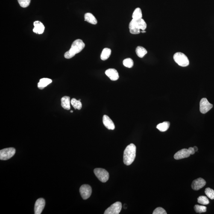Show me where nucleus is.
<instances>
[{
	"instance_id": "nucleus-34",
	"label": "nucleus",
	"mask_w": 214,
	"mask_h": 214,
	"mask_svg": "<svg viewBox=\"0 0 214 214\" xmlns=\"http://www.w3.org/2000/svg\"><path fill=\"white\" fill-rule=\"evenodd\" d=\"M70 112H71V113H73V111H71Z\"/></svg>"
},
{
	"instance_id": "nucleus-16",
	"label": "nucleus",
	"mask_w": 214,
	"mask_h": 214,
	"mask_svg": "<svg viewBox=\"0 0 214 214\" xmlns=\"http://www.w3.org/2000/svg\"><path fill=\"white\" fill-rule=\"evenodd\" d=\"M52 82V80L51 79L44 78L41 79L39 83H38V87L39 89H43L48 85Z\"/></svg>"
},
{
	"instance_id": "nucleus-24",
	"label": "nucleus",
	"mask_w": 214,
	"mask_h": 214,
	"mask_svg": "<svg viewBox=\"0 0 214 214\" xmlns=\"http://www.w3.org/2000/svg\"><path fill=\"white\" fill-rule=\"evenodd\" d=\"M194 209L197 213H201L207 211V207L204 206L196 205L194 206Z\"/></svg>"
},
{
	"instance_id": "nucleus-26",
	"label": "nucleus",
	"mask_w": 214,
	"mask_h": 214,
	"mask_svg": "<svg viewBox=\"0 0 214 214\" xmlns=\"http://www.w3.org/2000/svg\"><path fill=\"white\" fill-rule=\"evenodd\" d=\"M123 64L126 67L131 68L133 67L134 65V62L133 60L130 58L124 59L123 61Z\"/></svg>"
},
{
	"instance_id": "nucleus-11",
	"label": "nucleus",
	"mask_w": 214,
	"mask_h": 214,
	"mask_svg": "<svg viewBox=\"0 0 214 214\" xmlns=\"http://www.w3.org/2000/svg\"><path fill=\"white\" fill-rule=\"evenodd\" d=\"M206 180L201 178H199L193 181L192 188L194 190H198L206 185Z\"/></svg>"
},
{
	"instance_id": "nucleus-12",
	"label": "nucleus",
	"mask_w": 214,
	"mask_h": 214,
	"mask_svg": "<svg viewBox=\"0 0 214 214\" xmlns=\"http://www.w3.org/2000/svg\"><path fill=\"white\" fill-rule=\"evenodd\" d=\"M191 154L189 152V150L187 149H183L177 151L174 156V158L177 160L189 157Z\"/></svg>"
},
{
	"instance_id": "nucleus-15",
	"label": "nucleus",
	"mask_w": 214,
	"mask_h": 214,
	"mask_svg": "<svg viewBox=\"0 0 214 214\" xmlns=\"http://www.w3.org/2000/svg\"><path fill=\"white\" fill-rule=\"evenodd\" d=\"M34 28H33V31L37 34H41L43 33L45 30V26L42 23L39 21H36L33 23Z\"/></svg>"
},
{
	"instance_id": "nucleus-18",
	"label": "nucleus",
	"mask_w": 214,
	"mask_h": 214,
	"mask_svg": "<svg viewBox=\"0 0 214 214\" xmlns=\"http://www.w3.org/2000/svg\"><path fill=\"white\" fill-rule=\"evenodd\" d=\"M61 106L63 108L66 110H69L70 109V97L65 96L62 97L61 99Z\"/></svg>"
},
{
	"instance_id": "nucleus-25",
	"label": "nucleus",
	"mask_w": 214,
	"mask_h": 214,
	"mask_svg": "<svg viewBox=\"0 0 214 214\" xmlns=\"http://www.w3.org/2000/svg\"><path fill=\"white\" fill-rule=\"evenodd\" d=\"M198 202L200 204L203 205H207L209 204V201L208 199L205 196H200L198 198Z\"/></svg>"
},
{
	"instance_id": "nucleus-8",
	"label": "nucleus",
	"mask_w": 214,
	"mask_h": 214,
	"mask_svg": "<svg viewBox=\"0 0 214 214\" xmlns=\"http://www.w3.org/2000/svg\"><path fill=\"white\" fill-rule=\"evenodd\" d=\"M80 194L83 200H87L91 195V187L89 185H83L80 187Z\"/></svg>"
},
{
	"instance_id": "nucleus-4",
	"label": "nucleus",
	"mask_w": 214,
	"mask_h": 214,
	"mask_svg": "<svg viewBox=\"0 0 214 214\" xmlns=\"http://www.w3.org/2000/svg\"><path fill=\"white\" fill-rule=\"evenodd\" d=\"M94 172L98 179L102 183H106L109 178V173L105 169L102 168H96Z\"/></svg>"
},
{
	"instance_id": "nucleus-22",
	"label": "nucleus",
	"mask_w": 214,
	"mask_h": 214,
	"mask_svg": "<svg viewBox=\"0 0 214 214\" xmlns=\"http://www.w3.org/2000/svg\"><path fill=\"white\" fill-rule=\"evenodd\" d=\"M142 10L139 8H137L134 11L132 18L135 19H142Z\"/></svg>"
},
{
	"instance_id": "nucleus-7",
	"label": "nucleus",
	"mask_w": 214,
	"mask_h": 214,
	"mask_svg": "<svg viewBox=\"0 0 214 214\" xmlns=\"http://www.w3.org/2000/svg\"><path fill=\"white\" fill-rule=\"evenodd\" d=\"M122 204L120 202H116L108 207L105 211L104 214H118L122 209Z\"/></svg>"
},
{
	"instance_id": "nucleus-32",
	"label": "nucleus",
	"mask_w": 214,
	"mask_h": 214,
	"mask_svg": "<svg viewBox=\"0 0 214 214\" xmlns=\"http://www.w3.org/2000/svg\"><path fill=\"white\" fill-rule=\"evenodd\" d=\"M194 151H195V152H196V151H198V147L197 146H195L193 147Z\"/></svg>"
},
{
	"instance_id": "nucleus-10",
	"label": "nucleus",
	"mask_w": 214,
	"mask_h": 214,
	"mask_svg": "<svg viewBox=\"0 0 214 214\" xmlns=\"http://www.w3.org/2000/svg\"><path fill=\"white\" fill-rule=\"evenodd\" d=\"M45 205V200L43 198H39L35 203L34 212L35 214H41L43 211Z\"/></svg>"
},
{
	"instance_id": "nucleus-30",
	"label": "nucleus",
	"mask_w": 214,
	"mask_h": 214,
	"mask_svg": "<svg viewBox=\"0 0 214 214\" xmlns=\"http://www.w3.org/2000/svg\"><path fill=\"white\" fill-rule=\"evenodd\" d=\"M140 32V30L136 28L130 29V32L132 34H139Z\"/></svg>"
},
{
	"instance_id": "nucleus-17",
	"label": "nucleus",
	"mask_w": 214,
	"mask_h": 214,
	"mask_svg": "<svg viewBox=\"0 0 214 214\" xmlns=\"http://www.w3.org/2000/svg\"><path fill=\"white\" fill-rule=\"evenodd\" d=\"M85 20L86 22L91 24L96 25L98 22L96 19L92 14L91 13H86L85 14Z\"/></svg>"
},
{
	"instance_id": "nucleus-5",
	"label": "nucleus",
	"mask_w": 214,
	"mask_h": 214,
	"mask_svg": "<svg viewBox=\"0 0 214 214\" xmlns=\"http://www.w3.org/2000/svg\"><path fill=\"white\" fill-rule=\"evenodd\" d=\"M16 153V150L14 148H9L4 149L0 151V159L1 160H7L13 157Z\"/></svg>"
},
{
	"instance_id": "nucleus-6",
	"label": "nucleus",
	"mask_w": 214,
	"mask_h": 214,
	"mask_svg": "<svg viewBox=\"0 0 214 214\" xmlns=\"http://www.w3.org/2000/svg\"><path fill=\"white\" fill-rule=\"evenodd\" d=\"M138 28L142 30H145L147 28V24L142 19H132L129 25V29Z\"/></svg>"
},
{
	"instance_id": "nucleus-2",
	"label": "nucleus",
	"mask_w": 214,
	"mask_h": 214,
	"mask_svg": "<svg viewBox=\"0 0 214 214\" xmlns=\"http://www.w3.org/2000/svg\"><path fill=\"white\" fill-rule=\"evenodd\" d=\"M136 146L130 144L126 148L124 151L123 162L124 164L130 165L134 161L136 157Z\"/></svg>"
},
{
	"instance_id": "nucleus-33",
	"label": "nucleus",
	"mask_w": 214,
	"mask_h": 214,
	"mask_svg": "<svg viewBox=\"0 0 214 214\" xmlns=\"http://www.w3.org/2000/svg\"><path fill=\"white\" fill-rule=\"evenodd\" d=\"M141 32H142V33H145L146 32V31H145V30H142V31H141Z\"/></svg>"
},
{
	"instance_id": "nucleus-21",
	"label": "nucleus",
	"mask_w": 214,
	"mask_h": 214,
	"mask_svg": "<svg viewBox=\"0 0 214 214\" xmlns=\"http://www.w3.org/2000/svg\"><path fill=\"white\" fill-rule=\"evenodd\" d=\"M136 52L138 57L142 58L147 54V51L143 47L138 46L136 48Z\"/></svg>"
},
{
	"instance_id": "nucleus-1",
	"label": "nucleus",
	"mask_w": 214,
	"mask_h": 214,
	"mask_svg": "<svg viewBox=\"0 0 214 214\" xmlns=\"http://www.w3.org/2000/svg\"><path fill=\"white\" fill-rule=\"evenodd\" d=\"M85 47V44L82 40L77 39L73 42L70 49L65 53L64 57L66 59L72 58L75 54L81 52Z\"/></svg>"
},
{
	"instance_id": "nucleus-3",
	"label": "nucleus",
	"mask_w": 214,
	"mask_h": 214,
	"mask_svg": "<svg viewBox=\"0 0 214 214\" xmlns=\"http://www.w3.org/2000/svg\"><path fill=\"white\" fill-rule=\"evenodd\" d=\"M174 61L182 67H186L189 64V61L187 56L180 52L176 53L173 56Z\"/></svg>"
},
{
	"instance_id": "nucleus-29",
	"label": "nucleus",
	"mask_w": 214,
	"mask_h": 214,
	"mask_svg": "<svg viewBox=\"0 0 214 214\" xmlns=\"http://www.w3.org/2000/svg\"><path fill=\"white\" fill-rule=\"evenodd\" d=\"M153 214H167V212L162 207H157L155 209Z\"/></svg>"
},
{
	"instance_id": "nucleus-20",
	"label": "nucleus",
	"mask_w": 214,
	"mask_h": 214,
	"mask_svg": "<svg viewBox=\"0 0 214 214\" xmlns=\"http://www.w3.org/2000/svg\"><path fill=\"white\" fill-rule=\"evenodd\" d=\"M111 54V50L110 48H105L102 52L101 58L102 60H106L110 57Z\"/></svg>"
},
{
	"instance_id": "nucleus-27",
	"label": "nucleus",
	"mask_w": 214,
	"mask_h": 214,
	"mask_svg": "<svg viewBox=\"0 0 214 214\" xmlns=\"http://www.w3.org/2000/svg\"><path fill=\"white\" fill-rule=\"evenodd\" d=\"M205 194L211 200L214 199V190L213 189L207 188L205 189Z\"/></svg>"
},
{
	"instance_id": "nucleus-19",
	"label": "nucleus",
	"mask_w": 214,
	"mask_h": 214,
	"mask_svg": "<svg viewBox=\"0 0 214 214\" xmlns=\"http://www.w3.org/2000/svg\"><path fill=\"white\" fill-rule=\"evenodd\" d=\"M170 123L168 121H165L163 123H159L157 126V128L159 131L165 132L167 131L169 128Z\"/></svg>"
},
{
	"instance_id": "nucleus-28",
	"label": "nucleus",
	"mask_w": 214,
	"mask_h": 214,
	"mask_svg": "<svg viewBox=\"0 0 214 214\" xmlns=\"http://www.w3.org/2000/svg\"><path fill=\"white\" fill-rule=\"evenodd\" d=\"M19 5L23 8H26L29 6L31 0H18Z\"/></svg>"
},
{
	"instance_id": "nucleus-9",
	"label": "nucleus",
	"mask_w": 214,
	"mask_h": 214,
	"mask_svg": "<svg viewBox=\"0 0 214 214\" xmlns=\"http://www.w3.org/2000/svg\"><path fill=\"white\" fill-rule=\"evenodd\" d=\"M213 107L212 104L208 101L207 98H203L200 102V111L203 114L207 113Z\"/></svg>"
},
{
	"instance_id": "nucleus-14",
	"label": "nucleus",
	"mask_w": 214,
	"mask_h": 214,
	"mask_svg": "<svg viewBox=\"0 0 214 214\" xmlns=\"http://www.w3.org/2000/svg\"><path fill=\"white\" fill-rule=\"evenodd\" d=\"M103 123L106 128L109 130H113L115 128V126L113 121L107 115H104L103 117Z\"/></svg>"
},
{
	"instance_id": "nucleus-23",
	"label": "nucleus",
	"mask_w": 214,
	"mask_h": 214,
	"mask_svg": "<svg viewBox=\"0 0 214 214\" xmlns=\"http://www.w3.org/2000/svg\"><path fill=\"white\" fill-rule=\"evenodd\" d=\"M71 103L72 106L75 109H78V110H81L82 108V103L81 101L77 100L75 98H72L71 101Z\"/></svg>"
},
{
	"instance_id": "nucleus-31",
	"label": "nucleus",
	"mask_w": 214,
	"mask_h": 214,
	"mask_svg": "<svg viewBox=\"0 0 214 214\" xmlns=\"http://www.w3.org/2000/svg\"><path fill=\"white\" fill-rule=\"evenodd\" d=\"M188 150H189V152L191 155H193L195 152V151H194V148H193V147H190L188 149Z\"/></svg>"
},
{
	"instance_id": "nucleus-13",
	"label": "nucleus",
	"mask_w": 214,
	"mask_h": 214,
	"mask_svg": "<svg viewBox=\"0 0 214 214\" xmlns=\"http://www.w3.org/2000/svg\"><path fill=\"white\" fill-rule=\"evenodd\" d=\"M105 74L112 81H115L119 78V74L115 69H109L105 71Z\"/></svg>"
}]
</instances>
